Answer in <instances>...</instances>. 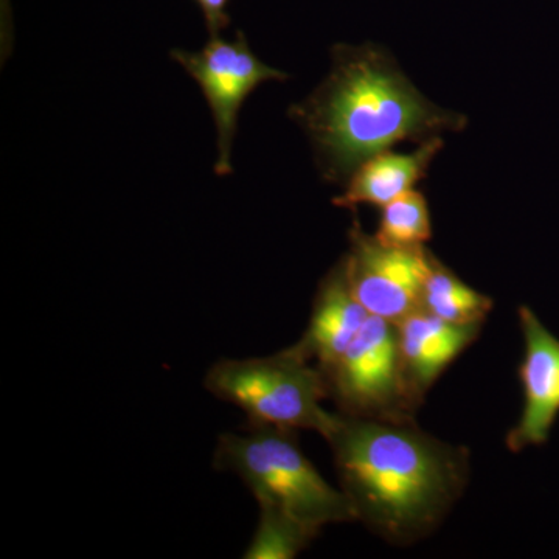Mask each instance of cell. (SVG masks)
<instances>
[{
  "mask_svg": "<svg viewBox=\"0 0 559 559\" xmlns=\"http://www.w3.org/2000/svg\"><path fill=\"white\" fill-rule=\"evenodd\" d=\"M325 440L356 521L393 546L432 535L469 481V451L436 439L415 419L341 415Z\"/></svg>",
  "mask_w": 559,
  "mask_h": 559,
  "instance_id": "1",
  "label": "cell"
},
{
  "mask_svg": "<svg viewBox=\"0 0 559 559\" xmlns=\"http://www.w3.org/2000/svg\"><path fill=\"white\" fill-rule=\"evenodd\" d=\"M289 117L305 131L322 178L347 182L364 162L404 140L425 142L468 120L440 108L381 47L337 46L329 76Z\"/></svg>",
  "mask_w": 559,
  "mask_h": 559,
  "instance_id": "2",
  "label": "cell"
},
{
  "mask_svg": "<svg viewBox=\"0 0 559 559\" xmlns=\"http://www.w3.org/2000/svg\"><path fill=\"white\" fill-rule=\"evenodd\" d=\"M215 468L237 474L260 509H274L322 530L356 521L342 489L331 487L300 450L297 430L250 426L246 433H224Z\"/></svg>",
  "mask_w": 559,
  "mask_h": 559,
  "instance_id": "3",
  "label": "cell"
},
{
  "mask_svg": "<svg viewBox=\"0 0 559 559\" xmlns=\"http://www.w3.org/2000/svg\"><path fill=\"white\" fill-rule=\"evenodd\" d=\"M205 389L245 412L250 426L314 430L323 439L340 421L322 406L329 388L322 371L297 345L263 358L223 359L210 367Z\"/></svg>",
  "mask_w": 559,
  "mask_h": 559,
  "instance_id": "4",
  "label": "cell"
},
{
  "mask_svg": "<svg viewBox=\"0 0 559 559\" xmlns=\"http://www.w3.org/2000/svg\"><path fill=\"white\" fill-rule=\"evenodd\" d=\"M323 378L345 417L409 421L423 404L407 381L396 323L374 316Z\"/></svg>",
  "mask_w": 559,
  "mask_h": 559,
  "instance_id": "5",
  "label": "cell"
},
{
  "mask_svg": "<svg viewBox=\"0 0 559 559\" xmlns=\"http://www.w3.org/2000/svg\"><path fill=\"white\" fill-rule=\"evenodd\" d=\"M170 57L197 81L212 110L218 150L215 173L226 178L234 173L231 151L242 106L261 84L285 81L288 75L261 61L241 31L235 33L234 39L210 36L201 50L175 49Z\"/></svg>",
  "mask_w": 559,
  "mask_h": 559,
  "instance_id": "6",
  "label": "cell"
},
{
  "mask_svg": "<svg viewBox=\"0 0 559 559\" xmlns=\"http://www.w3.org/2000/svg\"><path fill=\"white\" fill-rule=\"evenodd\" d=\"M345 266L349 286L370 316L400 323L421 310L423 290L432 252L425 248L403 249L382 245L364 231L358 219L348 231Z\"/></svg>",
  "mask_w": 559,
  "mask_h": 559,
  "instance_id": "7",
  "label": "cell"
},
{
  "mask_svg": "<svg viewBox=\"0 0 559 559\" xmlns=\"http://www.w3.org/2000/svg\"><path fill=\"white\" fill-rule=\"evenodd\" d=\"M518 318L525 345L518 369L524 407L520 421L506 437L511 452L546 444L559 417V340L528 307L522 305Z\"/></svg>",
  "mask_w": 559,
  "mask_h": 559,
  "instance_id": "8",
  "label": "cell"
},
{
  "mask_svg": "<svg viewBox=\"0 0 559 559\" xmlns=\"http://www.w3.org/2000/svg\"><path fill=\"white\" fill-rule=\"evenodd\" d=\"M481 326L484 323L447 322L425 310L412 312L396 323L407 381L421 403L448 367L479 340Z\"/></svg>",
  "mask_w": 559,
  "mask_h": 559,
  "instance_id": "9",
  "label": "cell"
},
{
  "mask_svg": "<svg viewBox=\"0 0 559 559\" xmlns=\"http://www.w3.org/2000/svg\"><path fill=\"white\" fill-rule=\"evenodd\" d=\"M369 318L349 286L342 257L319 283L310 323L297 348L323 373L344 355Z\"/></svg>",
  "mask_w": 559,
  "mask_h": 559,
  "instance_id": "10",
  "label": "cell"
},
{
  "mask_svg": "<svg viewBox=\"0 0 559 559\" xmlns=\"http://www.w3.org/2000/svg\"><path fill=\"white\" fill-rule=\"evenodd\" d=\"M443 145V139L436 135L419 143L412 153L389 150L370 157L349 176L344 193L334 198L333 204L349 210L359 205L384 207L401 194L415 190Z\"/></svg>",
  "mask_w": 559,
  "mask_h": 559,
  "instance_id": "11",
  "label": "cell"
},
{
  "mask_svg": "<svg viewBox=\"0 0 559 559\" xmlns=\"http://www.w3.org/2000/svg\"><path fill=\"white\" fill-rule=\"evenodd\" d=\"M495 308L491 297L471 288L436 255L430 257V267L423 290L421 310L460 325L484 323Z\"/></svg>",
  "mask_w": 559,
  "mask_h": 559,
  "instance_id": "12",
  "label": "cell"
},
{
  "mask_svg": "<svg viewBox=\"0 0 559 559\" xmlns=\"http://www.w3.org/2000/svg\"><path fill=\"white\" fill-rule=\"evenodd\" d=\"M374 237L392 248H425L432 238V221L426 198L419 191L411 190L384 205Z\"/></svg>",
  "mask_w": 559,
  "mask_h": 559,
  "instance_id": "13",
  "label": "cell"
},
{
  "mask_svg": "<svg viewBox=\"0 0 559 559\" xmlns=\"http://www.w3.org/2000/svg\"><path fill=\"white\" fill-rule=\"evenodd\" d=\"M318 530L274 509H260V521L246 559H293L318 538Z\"/></svg>",
  "mask_w": 559,
  "mask_h": 559,
  "instance_id": "14",
  "label": "cell"
},
{
  "mask_svg": "<svg viewBox=\"0 0 559 559\" xmlns=\"http://www.w3.org/2000/svg\"><path fill=\"white\" fill-rule=\"evenodd\" d=\"M204 17L210 36H218L230 25L231 0H193Z\"/></svg>",
  "mask_w": 559,
  "mask_h": 559,
  "instance_id": "15",
  "label": "cell"
}]
</instances>
